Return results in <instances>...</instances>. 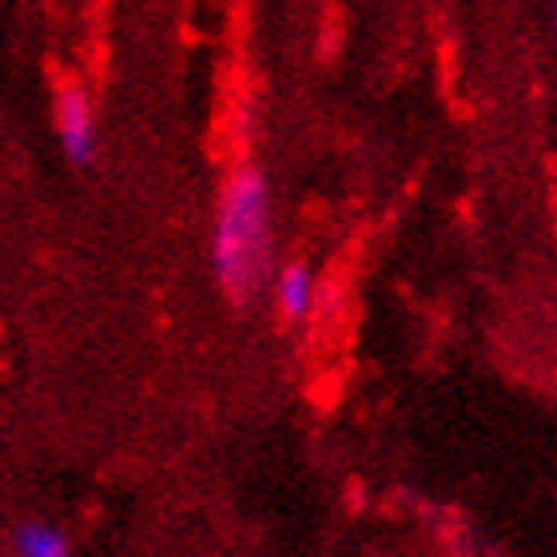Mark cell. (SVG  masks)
Instances as JSON below:
<instances>
[{"mask_svg":"<svg viewBox=\"0 0 557 557\" xmlns=\"http://www.w3.org/2000/svg\"><path fill=\"white\" fill-rule=\"evenodd\" d=\"M211 271L235 311L256 307L275 271V191L256 160L227 172L211 220Z\"/></svg>","mask_w":557,"mask_h":557,"instance_id":"obj_1","label":"cell"},{"mask_svg":"<svg viewBox=\"0 0 557 557\" xmlns=\"http://www.w3.org/2000/svg\"><path fill=\"white\" fill-rule=\"evenodd\" d=\"M57 136L69 163H76V168H88L100 151L92 96L81 81H64L57 88Z\"/></svg>","mask_w":557,"mask_h":557,"instance_id":"obj_2","label":"cell"},{"mask_svg":"<svg viewBox=\"0 0 557 557\" xmlns=\"http://www.w3.org/2000/svg\"><path fill=\"white\" fill-rule=\"evenodd\" d=\"M271 295H275V311L283 323H307L314 314V302H319V283H314V271L295 259V263H283L278 271H271Z\"/></svg>","mask_w":557,"mask_h":557,"instance_id":"obj_3","label":"cell"},{"mask_svg":"<svg viewBox=\"0 0 557 557\" xmlns=\"http://www.w3.org/2000/svg\"><path fill=\"white\" fill-rule=\"evenodd\" d=\"M9 546L16 557H69L72 537L64 534L57 522H48V518H24V522L12 530Z\"/></svg>","mask_w":557,"mask_h":557,"instance_id":"obj_4","label":"cell"},{"mask_svg":"<svg viewBox=\"0 0 557 557\" xmlns=\"http://www.w3.org/2000/svg\"><path fill=\"white\" fill-rule=\"evenodd\" d=\"M235 132H239V139H247L251 132H256V108L247 104V100H239V116H235Z\"/></svg>","mask_w":557,"mask_h":557,"instance_id":"obj_5","label":"cell"}]
</instances>
